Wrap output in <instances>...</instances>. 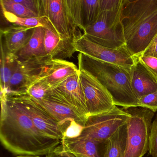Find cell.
<instances>
[{
    "instance_id": "ffe728a7",
    "label": "cell",
    "mask_w": 157,
    "mask_h": 157,
    "mask_svg": "<svg viewBox=\"0 0 157 157\" xmlns=\"http://www.w3.org/2000/svg\"><path fill=\"white\" fill-rule=\"evenodd\" d=\"M127 141V124L104 143L103 157H123Z\"/></svg>"
},
{
    "instance_id": "f546056e",
    "label": "cell",
    "mask_w": 157,
    "mask_h": 157,
    "mask_svg": "<svg viewBox=\"0 0 157 157\" xmlns=\"http://www.w3.org/2000/svg\"><path fill=\"white\" fill-rule=\"evenodd\" d=\"M17 3L21 4L31 11L38 14L40 17L41 0H14Z\"/></svg>"
},
{
    "instance_id": "5bb4252c",
    "label": "cell",
    "mask_w": 157,
    "mask_h": 157,
    "mask_svg": "<svg viewBox=\"0 0 157 157\" xmlns=\"http://www.w3.org/2000/svg\"><path fill=\"white\" fill-rule=\"evenodd\" d=\"M134 65L129 71L130 82L134 95L139 99L157 90V78L135 57Z\"/></svg>"
},
{
    "instance_id": "7a4b0ae2",
    "label": "cell",
    "mask_w": 157,
    "mask_h": 157,
    "mask_svg": "<svg viewBox=\"0 0 157 157\" xmlns=\"http://www.w3.org/2000/svg\"><path fill=\"white\" fill-rule=\"evenodd\" d=\"M121 22L127 49L138 56L157 33V0H123Z\"/></svg>"
},
{
    "instance_id": "52a82bcc",
    "label": "cell",
    "mask_w": 157,
    "mask_h": 157,
    "mask_svg": "<svg viewBox=\"0 0 157 157\" xmlns=\"http://www.w3.org/2000/svg\"><path fill=\"white\" fill-rule=\"evenodd\" d=\"M32 99L56 120L63 131L64 137H72L81 134L87 119L73 107L49 95L39 101Z\"/></svg>"
},
{
    "instance_id": "2e32d148",
    "label": "cell",
    "mask_w": 157,
    "mask_h": 157,
    "mask_svg": "<svg viewBox=\"0 0 157 157\" xmlns=\"http://www.w3.org/2000/svg\"><path fill=\"white\" fill-rule=\"evenodd\" d=\"M44 31L46 52L52 59L65 60L77 52L74 40L61 39L55 31L48 28H44Z\"/></svg>"
},
{
    "instance_id": "8fae6325",
    "label": "cell",
    "mask_w": 157,
    "mask_h": 157,
    "mask_svg": "<svg viewBox=\"0 0 157 157\" xmlns=\"http://www.w3.org/2000/svg\"><path fill=\"white\" fill-rule=\"evenodd\" d=\"M41 16L48 18L61 39L75 41L80 37L70 21L66 0H41Z\"/></svg>"
},
{
    "instance_id": "ac0fdd59",
    "label": "cell",
    "mask_w": 157,
    "mask_h": 157,
    "mask_svg": "<svg viewBox=\"0 0 157 157\" xmlns=\"http://www.w3.org/2000/svg\"><path fill=\"white\" fill-rule=\"evenodd\" d=\"M78 71V69L72 62L63 59H52L41 79L52 88Z\"/></svg>"
},
{
    "instance_id": "9c48e42d",
    "label": "cell",
    "mask_w": 157,
    "mask_h": 157,
    "mask_svg": "<svg viewBox=\"0 0 157 157\" xmlns=\"http://www.w3.org/2000/svg\"><path fill=\"white\" fill-rule=\"evenodd\" d=\"M48 56L18 60L17 68L10 82L8 94H27L26 90L34 82L43 77L49 62Z\"/></svg>"
},
{
    "instance_id": "9a60e30c",
    "label": "cell",
    "mask_w": 157,
    "mask_h": 157,
    "mask_svg": "<svg viewBox=\"0 0 157 157\" xmlns=\"http://www.w3.org/2000/svg\"><path fill=\"white\" fill-rule=\"evenodd\" d=\"M61 146L77 157H103L104 143H101L86 136L64 137Z\"/></svg>"
},
{
    "instance_id": "30bf717a",
    "label": "cell",
    "mask_w": 157,
    "mask_h": 157,
    "mask_svg": "<svg viewBox=\"0 0 157 157\" xmlns=\"http://www.w3.org/2000/svg\"><path fill=\"white\" fill-rule=\"evenodd\" d=\"M75 47L77 52L94 59L121 66L128 70L134 64L132 56L126 46L117 49L109 48L91 42L83 36L76 39Z\"/></svg>"
},
{
    "instance_id": "8992f818",
    "label": "cell",
    "mask_w": 157,
    "mask_h": 157,
    "mask_svg": "<svg viewBox=\"0 0 157 157\" xmlns=\"http://www.w3.org/2000/svg\"><path fill=\"white\" fill-rule=\"evenodd\" d=\"M130 117L123 108L115 105L109 112L89 117L80 135L104 143L127 124Z\"/></svg>"
},
{
    "instance_id": "5b68a950",
    "label": "cell",
    "mask_w": 157,
    "mask_h": 157,
    "mask_svg": "<svg viewBox=\"0 0 157 157\" xmlns=\"http://www.w3.org/2000/svg\"><path fill=\"white\" fill-rule=\"evenodd\" d=\"M130 115L127 123V141L123 157H142L148 151L154 112L140 107L123 108Z\"/></svg>"
},
{
    "instance_id": "6da1fadb",
    "label": "cell",
    "mask_w": 157,
    "mask_h": 157,
    "mask_svg": "<svg viewBox=\"0 0 157 157\" xmlns=\"http://www.w3.org/2000/svg\"><path fill=\"white\" fill-rule=\"evenodd\" d=\"M0 140L3 147L15 155H47L61 140L46 136L36 127L18 95L1 90Z\"/></svg>"
},
{
    "instance_id": "83f0119b",
    "label": "cell",
    "mask_w": 157,
    "mask_h": 157,
    "mask_svg": "<svg viewBox=\"0 0 157 157\" xmlns=\"http://www.w3.org/2000/svg\"><path fill=\"white\" fill-rule=\"evenodd\" d=\"M148 151L152 157H157V114L151 124Z\"/></svg>"
},
{
    "instance_id": "3957f363",
    "label": "cell",
    "mask_w": 157,
    "mask_h": 157,
    "mask_svg": "<svg viewBox=\"0 0 157 157\" xmlns=\"http://www.w3.org/2000/svg\"><path fill=\"white\" fill-rule=\"evenodd\" d=\"M78 62L79 67L92 74L108 90L115 105L123 108L137 107L138 100L131 87L129 70L82 53L78 56Z\"/></svg>"
},
{
    "instance_id": "f1b7e54d",
    "label": "cell",
    "mask_w": 157,
    "mask_h": 157,
    "mask_svg": "<svg viewBox=\"0 0 157 157\" xmlns=\"http://www.w3.org/2000/svg\"><path fill=\"white\" fill-rule=\"evenodd\" d=\"M136 57L157 78V58L144 55H140Z\"/></svg>"
},
{
    "instance_id": "44dd1931",
    "label": "cell",
    "mask_w": 157,
    "mask_h": 157,
    "mask_svg": "<svg viewBox=\"0 0 157 157\" xmlns=\"http://www.w3.org/2000/svg\"><path fill=\"white\" fill-rule=\"evenodd\" d=\"M18 59L17 56L8 53L3 48L1 41V89L7 92L10 82L17 68Z\"/></svg>"
},
{
    "instance_id": "7c38bea8",
    "label": "cell",
    "mask_w": 157,
    "mask_h": 157,
    "mask_svg": "<svg viewBox=\"0 0 157 157\" xmlns=\"http://www.w3.org/2000/svg\"><path fill=\"white\" fill-rule=\"evenodd\" d=\"M48 95L56 98L73 107L87 119L89 117L79 71L52 87Z\"/></svg>"
},
{
    "instance_id": "7402d4cb",
    "label": "cell",
    "mask_w": 157,
    "mask_h": 157,
    "mask_svg": "<svg viewBox=\"0 0 157 157\" xmlns=\"http://www.w3.org/2000/svg\"><path fill=\"white\" fill-rule=\"evenodd\" d=\"M2 12L6 20L13 25L28 28L42 27L44 28H48L56 32L48 18L46 16L32 18H20L8 12L2 11Z\"/></svg>"
},
{
    "instance_id": "603a6c76",
    "label": "cell",
    "mask_w": 157,
    "mask_h": 157,
    "mask_svg": "<svg viewBox=\"0 0 157 157\" xmlns=\"http://www.w3.org/2000/svg\"><path fill=\"white\" fill-rule=\"evenodd\" d=\"M100 12V0H82V20L84 31L96 22Z\"/></svg>"
},
{
    "instance_id": "4dcf8cb0",
    "label": "cell",
    "mask_w": 157,
    "mask_h": 157,
    "mask_svg": "<svg viewBox=\"0 0 157 157\" xmlns=\"http://www.w3.org/2000/svg\"><path fill=\"white\" fill-rule=\"evenodd\" d=\"M46 157H77L75 155L65 150L62 148L61 145L58 146L54 150L49 152Z\"/></svg>"
},
{
    "instance_id": "4fadbf2b",
    "label": "cell",
    "mask_w": 157,
    "mask_h": 157,
    "mask_svg": "<svg viewBox=\"0 0 157 157\" xmlns=\"http://www.w3.org/2000/svg\"><path fill=\"white\" fill-rule=\"evenodd\" d=\"M20 97L36 127L43 135L53 139L64 138L63 131L54 117L27 94H15Z\"/></svg>"
},
{
    "instance_id": "484cf974",
    "label": "cell",
    "mask_w": 157,
    "mask_h": 157,
    "mask_svg": "<svg viewBox=\"0 0 157 157\" xmlns=\"http://www.w3.org/2000/svg\"><path fill=\"white\" fill-rule=\"evenodd\" d=\"M51 88L41 78L31 84L26 90V94L36 101L42 100L47 96Z\"/></svg>"
},
{
    "instance_id": "277c9868",
    "label": "cell",
    "mask_w": 157,
    "mask_h": 157,
    "mask_svg": "<svg viewBox=\"0 0 157 157\" xmlns=\"http://www.w3.org/2000/svg\"><path fill=\"white\" fill-rule=\"evenodd\" d=\"M123 0H100V12L95 23L83 31L82 36L109 48L126 46L121 22Z\"/></svg>"
},
{
    "instance_id": "ba28073f",
    "label": "cell",
    "mask_w": 157,
    "mask_h": 157,
    "mask_svg": "<svg viewBox=\"0 0 157 157\" xmlns=\"http://www.w3.org/2000/svg\"><path fill=\"white\" fill-rule=\"evenodd\" d=\"M78 69L89 117L112 110L115 105L108 90L92 74L80 67Z\"/></svg>"
},
{
    "instance_id": "cb8c5ba5",
    "label": "cell",
    "mask_w": 157,
    "mask_h": 157,
    "mask_svg": "<svg viewBox=\"0 0 157 157\" xmlns=\"http://www.w3.org/2000/svg\"><path fill=\"white\" fill-rule=\"evenodd\" d=\"M70 21L76 33L79 36H82L80 33H83L81 16L82 0H66Z\"/></svg>"
},
{
    "instance_id": "d6986e66",
    "label": "cell",
    "mask_w": 157,
    "mask_h": 157,
    "mask_svg": "<svg viewBox=\"0 0 157 157\" xmlns=\"http://www.w3.org/2000/svg\"><path fill=\"white\" fill-rule=\"evenodd\" d=\"M44 34L43 27L35 28L28 44L15 55L19 61L47 56L45 48Z\"/></svg>"
},
{
    "instance_id": "e0dca14e",
    "label": "cell",
    "mask_w": 157,
    "mask_h": 157,
    "mask_svg": "<svg viewBox=\"0 0 157 157\" xmlns=\"http://www.w3.org/2000/svg\"><path fill=\"white\" fill-rule=\"evenodd\" d=\"M34 29L13 25L1 30V36L4 40L5 50L16 55L28 44Z\"/></svg>"
},
{
    "instance_id": "4316f807",
    "label": "cell",
    "mask_w": 157,
    "mask_h": 157,
    "mask_svg": "<svg viewBox=\"0 0 157 157\" xmlns=\"http://www.w3.org/2000/svg\"><path fill=\"white\" fill-rule=\"evenodd\" d=\"M137 107H143L157 112V90L140 97L138 101Z\"/></svg>"
},
{
    "instance_id": "d6a6232c",
    "label": "cell",
    "mask_w": 157,
    "mask_h": 157,
    "mask_svg": "<svg viewBox=\"0 0 157 157\" xmlns=\"http://www.w3.org/2000/svg\"><path fill=\"white\" fill-rule=\"evenodd\" d=\"M17 157H40V156H18Z\"/></svg>"
},
{
    "instance_id": "d4e9b609",
    "label": "cell",
    "mask_w": 157,
    "mask_h": 157,
    "mask_svg": "<svg viewBox=\"0 0 157 157\" xmlns=\"http://www.w3.org/2000/svg\"><path fill=\"white\" fill-rule=\"evenodd\" d=\"M2 11L8 12L20 18L39 17L38 14L17 3L14 0H0Z\"/></svg>"
},
{
    "instance_id": "1f68e13d",
    "label": "cell",
    "mask_w": 157,
    "mask_h": 157,
    "mask_svg": "<svg viewBox=\"0 0 157 157\" xmlns=\"http://www.w3.org/2000/svg\"><path fill=\"white\" fill-rule=\"evenodd\" d=\"M141 55H147L157 58V33L146 50Z\"/></svg>"
}]
</instances>
